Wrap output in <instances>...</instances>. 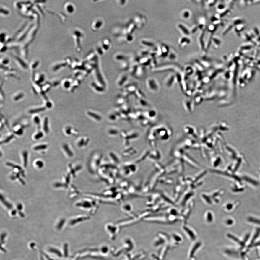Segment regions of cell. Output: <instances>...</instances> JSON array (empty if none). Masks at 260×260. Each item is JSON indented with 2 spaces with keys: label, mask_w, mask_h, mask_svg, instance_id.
I'll use <instances>...</instances> for the list:
<instances>
[{
  "label": "cell",
  "mask_w": 260,
  "mask_h": 260,
  "mask_svg": "<svg viewBox=\"0 0 260 260\" xmlns=\"http://www.w3.org/2000/svg\"><path fill=\"white\" fill-rule=\"evenodd\" d=\"M103 159V154L100 152H95L91 154L88 160L87 168L92 175L98 173L102 165Z\"/></svg>",
  "instance_id": "obj_1"
},
{
  "label": "cell",
  "mask_w": 260,
  "mask_h": 260,
  "mask_svg": "<svg viewBox=\"0 0 260 260\" xmlns=\"http://www.w3.org/2000/svg\"><path fill=\"white\" fill-rule=\"evenodd\" d=\"M99 203L98 202L92 198L83 200L76 204V206L78 207H81L82 209L90 211V213L95 212L99 207Z\"/></svg>",
  "instance_id": "obj_2"
},
{
  "label": "cell",
  "mask_w": 260,
  "mask_h": 260,
  "mask_svg": "<svg viewBox=\"0 0 260 260\" xmlns=\"http://www.w3.org/2000/svg\"><path fill=\"white\" fill-rule=\"evenodd\" d=\"M137 167L134 162H126L124 164L121 169L123 175L125 176H130L136 173Z\"/></svg>",
  "instance_id": "obj_3"
},
{
  "label": "cell",
  "mask_w": 260,
  "mask_h": 260,
  "mask_svg": "<svg viewBox=\"0 0 260 260\" xmlns=\"http://www.w3.org/2000/svg\"><path fill=\"white\" fill-rule=\"evenodd\" d=\"M104 22L101 19H97L93 21L91 25V30L94 32H97L102 28Z\"/></svg>",
  "instance_id": "obj_4"
},
{
  "label": "cell",
  "mask_w": 260,
  "mask_h": 260,
  "mask_svg": "<svg viewBox=\"0 0 260 260\" xmlns=\"http://www.w3.org/2000/svg\"><path fill=\"white\" fill-rule=\"evenodd\" d=\"M132 20L136 24L137 29L142 28L144 25V17L140 14H136L135 16Z\"/></svg>",
  "instance_id": "obj_5"
},
{
  "label": "cell",
  "mask_w": 260,
  "mask_h": 260,
  "mask_svg": "<svg viewBox=\"0 0 260 260\" xmlns=\"http://www.w3.org/2000/svg\"><path fill=\"white\" fill-rule=\"evenodd\" d=\"M109 157L110 162L117 166L118 165H120L121 163V159L115 153L113 152L109 153Z\"/></svg>",
  "instance_id": "obj_6"
},
{
  "label": "cell",
  "mask_w": 260,
  "mask_h": 260,
  "mask_svg": "<svg viewBox=\"0 0 260 260\" xmlns=\"http://www.w3.org/2000/svg\"><path fill=\"white\" fill-rule=\"evenodd\" d=\"M125 27H126L128 33L129 35H133V33L137 29L136 24H135L132 19L129 20L126 23Z\"/></svg>",
  "instance_id": "obj_7"
},
{
  "label": "cell",
  "mask_w": 260,
  "mask_h": 260,
  "mask_svg": "<svg viewBox=\"0 0 260 260\" xmlns=\"http://www.w3.org/2000/svg\"><path fill=\"white\" fill-rule=\"evenodd\" d=\"M111 40L108 38H105L102 39L100 43V46L104 51L106 52L110 49L111 46Z\"/></svg>",
  "instance_id": "obj_8"
},
{
  "label": "cell",
  "mask_w": 260,
  "mask_h": 260,
  "mask_svg": "<svg viewBox=\"0 0 260 260\" xmlns=\"http://www.w3.org/2000/svg\"><path fill=\"white\" fill-rule=\"evenodd\" d=\"M134 38L133 35H128L118 37V40L122 43H127L132 42Z\"/></svg>",
  "instance_id": "obj_9"
},
{
  "label": "cell",
  "mask_w": 260,
  "mask_h": 260,
  "mask_svg": "<svg viewBox=\"0 0 260 260\" xmlns=\"http://www.w3.org/2000/svg\"><path fill=\"white\" fill-rule=\"evenodd\" d=\"M114 58L115 61L122 62L129 60V57L126 55L121 53H116L115 55Z\"/></svg>",
  "instance_id": "obj_10"
},
{
  "label": "cell",
  "mask_w": 260,
  "mask_h": 260,
  "mask_svg": "<svg viewBox=\"0 0 260 260\" xmlns=\"http://www.w3.org/2000/svg\"><path fill=\"white\" fill-rule=\"evenodd\" d=\"M131 63L129 60L125 61L121 63L120 64V68L124 71L129 70Z\"/></svg>",
  "instance_id": "obj_11"
},
{
  "label": "cell",
  "mask_w": 260,
  "mask_h": 260,
  "mask_svg": "<svg viewBox=\"0 0 260 260\" xmlns=\"http://www.w3.org/2000/svg\"><path fill=\"white\" fill-rule=\"evenodd\" d=\"M63 148L66 154L70 157H72L74 156V153L71 150L67 144H64L63 146Z\"/></svg>",
  "instance_id": "obj_12"
},
{
  "label": "cell",
  "mask_w": 260,
  "mask_h": 260,
  "mask_svg": "<svg viewBox=\"0 0 260 260\" xmlns=\"http://www.w3.org/2000/svg\"><path fill=\"white\" fill-rule=\"evenodd\" d=\"M121 209L124 212L129 213L132 210V207L131 204H124L122 206Z\"/></svg>",
  "instance_id": "obj_13"
},
{
  "label": "cell",
  "mask_w": 260,
  "mask_h": 260,
  "mask_svg": "<svg viewBox=\"0 0 260 260\" xmlns=\"http://www.w3.org/2000/svg\"><path fill=\"white\" fill-rule=\"evenodd\" d=\"M43 129L45 133H48L49 132L48 119L47 117H45L44 120L43 124Z\"/></svg>",
  "instance_id": "obj_14"
},
{
  "label": "cell",
  "mask_w": 260,
  "mask_h": 260,
  "mask_svg": "<svg viewBox=\"0 0 260 260\" xmlns=\"http://www.w3.org/2000/svg\"><path fill=\"white\" fill-rule=\"evenodd\" d=\"M130 149H127L123 151V155L124 157H130V156L134 154H136V151L135 150H134L133 149H131V151H130Z\"/></svg>",
  "instance_id": "obj_15"
},
{
  "label": "cell",
  "mask_w": 260,
  "mask_h": 260,
  "mask_svg": "<svg viewBox=\"0 0 260 260\" xmlns=\"http://www.w3.org/2000/svg\"><path fill=\"white\" fill-rule=\"evenodd\" d=\"M141 44L144 46L150 47V48L153 47L154 46V43H153L152 42L146 40H141Z\"/></svg>",
  "instance_id": "obj_16"
},
{
  "label": "cell",
  "mask_w": 260,
  "mask_h": 260,
  "mask_svg": "<svg viewBox=\"0 0 260 260\" xmlns=\"http://www.w3.org/2000/svg\"><path fill=\"white\" fill-rule=\"evenodd\" d=\"M128 79V76L126 74L122 75L119 78L118 80V84L120 85H122Z\"/></svg>",
  "instance_id": "obj_17"
},
{
  "label": "cell",
  "mask_w": 260,
  "mask_h": 260,
  "mask_svg": "<svg viewBox=\"0 0 260 260\" xmlns=\"http://www.w3.org/2000/svg\"><path fill=\"white\" fill-rule=\"evenodd\" d=\"M228 236L229 238L232 239V240H235V241L241 245L242 248H243V247L245 246L244 243L243 242L240 241V240L236 238V237L234 236L233 235H230V234H228Z\"/></svg>",
  "instance_id": "obj_18"
},
{
  "label": "cell",
  "mask_w": 260,
  "mask_h": 260,
  "mask_svg": "<svg viewBox=\"0 0 260 260\" xmlns=\"http://www.w3.org/2000/svg\"><path fill=\"white\" fill-rule=\"evenodd\" d=\"M1 201L2 202L3 204H4V205L8 208V209H12V205L10 204H9L8 202L6 200V199H5L4 197H3L1 195Z\"/></svg>",
  "instance_id": "obj_19"
},
{
  "label": "cell",
  "mask_w": 260,
  "mask_h": 260,
  "mask_svg": "<svg viewBox=\"0 0 260 260\" xmlns=\"http://www.w3.org/2000/svg\"><path fill=\"white\" fill-rule=\"evenodd\" d=\"M6 165L8 166H9L10 167H13V168L17 169L19 171H20L21 174H22V176H23L24 177V172L23 170H22V168H21V167L19 166L14 165L12 163H10V162H7V163H6Z\"/></svg>",
  "instance_id": "obj_20"
},
{
  "label": "cell",
  "mask_w": 260,
  "mask_h": 260,
  "mask_svg": "<svg viewBox=\"0 0 260 260\" xmlns=\"http://www.w3.org/2000/svg\"><path fill=\"white\" fill-rule=\"evenodd\" d=\"M22 156L24 159V166L27 167V159H28V152L27 151H25L23 152Z\"/></svg>",
  "instance_id": "obj_21"
},
{
  "label": "cell",
  "mask_w": 260,
  "mask_h": 260,
  "mask_svg": "<svg viewBox=\"0 0 260 260\" xmlns=\"http://www.w3.org/2000/svg\"><path fill=\"white\" fill-rule=\"evenodd\" d=\"M45 110V107H40V108H36L30 110L29 111V113L31 114L36 113L44 111Z\"/></svg>",
  "instance_id": "obj_22"
},
{
  "label": "cell",
  "mask_w": 260,
  "mask_h": 260,
  "mask_svg": "<svg viewBox=\"0 0 260 260\" xmlns=\"http://www.w3.org/2000/svg\"><path fill=\"white\" fill-rule=\"evenodd\" d=\"M178 27L185 35H189L190 34L189 31L182 24H180L178 25Z\"/></svg>",
  "instance_id": "obj_23"
},
{
  "label": "cell",
  "mask_w": 260,
  "mask_h": 260,
  "mask_svg": "<svg viewBox=\"0 0 260 260\" xmlns=\"http://www.w3.org/2000/svg\"><path fill=\"white\" fill-rule=\"evenodd\" d=\"M95 52L97 54L100 55V56H102L105 53V52L104 51L103 49L102 48L100 45L97 46L96 48Z\"/></svg>",
  "instance_id": "obj_24"
},
{
  "label": "cell",
  "mask_w": 260,
  "mask_h": 260,
  "mask_svg": "<svg viewBox=\"0 0 260 260\" xmlns=\"http://www.w3.org/2000/svg\"><path fill=\"white\" fill-rule=\"evenodd\" d=\"M47 147H48V146L46 144H41L35 146L33 148V149L35 151H39L45 150L47 149Z\"/></svg>",
  "instance_id": "obj_25"
},
{
  "label": "cell",
  "mask_w": 260,
  "mask_h": 260,
  "mask_svg": "<svg viewBox=\"0 0 260 260\" xmlns=\"http://www.w3.org/2000/svg\"><path fill=\"white\" fill-rule=\"evenodd\" d=\"M44 133L42 131H38L34 136V139L35 140H38L42 139Z\"/></svg>",
  "instance_id": "obj_26"
},
{
  "label": "cell",
  "mask_w": 260,
  "mask_h": 260,
  "mask_svg": "<svg viewBox=\"0 0 260 260\" xmlns=\"http://www.w3.org/2000/svg\"><path fill=\"white\" fill-rule=\"evenodd\" d=\"M88 143V142H87V140L85 141L84 139H82L78 142L77 145L79 147H82L84 146H87Z\"/></svg>",
  "instance_id": "obj_27"
},
{
  "label": "cell",
  "mask_w": 260,
  "mask_h": 260,
  "mask_svg": "<svg viewBox=\"0 0 260 260\" xmlns=\"http://www.w3.org/2000/svg\"><path fill=\"white\" fill-rule=\"evenodd\" d=\"M260 233V229L258 228L257 230L256 233H255L254 236L253 238L252 239V240L251 241V244L250 246H251L252 244L255 241V240L257 238H258V237L259 236V234Z\"/></svg>",
  "instance_id": "obj_28"
},
{
  "label": "cell",
  "mask_w": 260,
  "mask_h": 260,
  "mask_svg": "<svg viewBox=\"0 0 260 260\" xmlns=\"http://www.w3.org/2000/svg\"><path fill=\"white\" fill-rule=\"evenodd\" d=\"M249 222H253V223L260 225V220L259 219L254 218L250 217L248 219Z\"/></svg>",
  "instance_id": "obj_29"
},
{
  "label": "cell",
  "mask_w": 260,
  "mask_h": 260,
  "mask_svg": "<svg viewBox=\"0 0 260 260\" xmlns=\"http://www.w3.org/2000/svg\"><path fill=\"white\" fill-rule=\"evenodd\" d=\"M204 32H202V34L201 35V36L200 38V42L202 48L203 50H204Z\"/></svg>",
  "instance_id": "obj_30"
},
{
  "label": "cell",
  "mask_w": 260,
  "mask_h": 260,
  "mask_svg": "<svg viewBox=\"0 0 260 260\" xmlns=\"http://www.w3.org/2000/svg\"><path fill=\"white\" fill-rule=\"evenodd\" d=\"M24 97V94L22 93H19L17 95H16L14 97V100H15V101H16L19 100H21V99H22Z\"/></svg>",
  "instance_id": "obj_31"
},
{
  "label": "cell",
  "mask_w": 260,
  "mask_h": 260,
  "mask_svg": "<svg viewBox=\"0 0 260 260\" xmlns=\"http://www.w3.org/2000/svg\"><path fill=\"white\" fill-rule=\"evenodd\" d=\"M185 43H186L187 44L189 43H190V40L188 38H186V37H183L180 40V44L182 45Z\"/></svg>",
  "instance_id": "obj_32"
},
{
  "label": "cell",
  "mask_w": 260,
  "mask_h": 260,
  "mask_svg": "<svg viewBox=\"0 0 260 260\" xmlns=\"http://www.w3.org/2000/svg\"><path fill=\"white\" fill-rule=\"evenodd\" d=\"M33 121L35 124L37 125H39L40 124V118H39V117L38 116H36L34 117Z\"/></svg>",
  "instance_id": "obj_33"
},
{
  "label": "cell",
  "mask_w": 260,
  "mask_h": 260,
  "mask_svg": "<svg viewBox=\"0 0 260 260\" xmlns=\"http://www.w3.org/2000/svg\"><path fill=\"white\" fill-rule=\"evenodd\" d=\"M55 186L56 187H65L67 188L68 185L67 184H64V183H57L55 184Z\"/></svg>",
  "instance_id": "obj_34"
},
{
  "label": "cell",
  "mask_w": 260,
  "mask_h": 260,
  "mask_svg": "<svg viewBox=\"0 0 260 260\" xmlns=\"http://www.w3.org/2000/svg\"><path fill=\"white\" fill-rule=\"evenodd\" d=\"M35 165L38 168H41L43 166V163L41 161H37L36 162Z\"/></svg>",
  "instance_id": "obj_35"
},
{
  "label": "cell",
  "mask_w": 260,
  "mask_h": 260,
  "mask_svg": "<svg viewBox=\"0 0 260 260\" xmlns=\"http://www.w3.org/2000/svg\"><path fill=\"white\" fill-rule=\"evenodd\" d=\"M149 53V52L147 51H141L140 52V55L141 56H145Z\"/></svg>",
  "instance_id": "obj_36"
},
{
  "label": "cell",
  "mask_w": 260,
  "mask_h": 260,
  "mask_svg": "<svg viewBox=\"0 0 260 260\" xmlns=\"http://www.w3.org/2000/svg\"><path fill=\"white\" fill-rule=\"evenodd\" d=\"M71 130L72 129L70 127H67L65 129V132L68 135H71Z\"/></svg>",
  "instance_id": "obj_37"
},
{
  "label": "cell",
  "mask_w": 260,
  "mask_h": 260,
  "mask_svg": "<svg viewBox=\"0 0 260 260\" xmlns=\"http://www.w3.org/2000/svg\"><path fill=\"white\" fill-rule=\"evenodd\" d=\"M183 16L184 18H188L190 16V13L188 11H185V12L183 13Z\"/></svg>",
  "instance_id": "obj_38"
},
{
  "label": "cell",
  "mask_w": 260,
  "mask_h": 260,
  "mask_svg": "<svg viewBox=\"0 0 260 260\" xmlns=\"http://www.w3.org/2000/svg\"><path fill=\"white\" fill-rule=\"evenodd\" d=\"M118 3L121 6H124L125 5V4H126V2H127V1H118Z\"/></svg>",
  "instance_id": "obj_39"
},
{
  "label": "cell",
  "mask_w": 260,
  "mask_h": 260,
  "mask_svg": "<svg viewBox=\"0 0 260 260\" xmlns=\"http://www.w3.org/2000/svg\"><path fill=\"white\" fill-rule=\"evenodd\" d=\"M70 180V175H68L66 178V183H69Z\"/></svg>",
  "instance_id": "obj_40"
},
{
  "label": "cell",
  "mask_w": 260,
  "mask_h": 260,
  "mask_svg": "<svg viewBox=\"0 0 260 260\" xmlns=\"http://www.w3.org/2000/svg\"><path fill=\"white\" fill-rule=\"evenodd\" d=\"M22 205L20 204H18L17 205V209H19V210H21L22 209Z\"/></svg>",
  "instance_id": "obj_41"
},
{
  "label": "cell",
  "mask_w": 260,
  "mask_h": 260,
  "mask_svg": "<svg viewBox=\"0 0 260 260\" xmlns=\"http://www.w3.org/2000/svg\"><path fill=\"white\" fill-rule=\"evenodd\" d=\"M46 107L48 108H50L52 107V104L51 102H49L46 103Z\"/></svg>",
  "instance_id": "obj_42"
},
{
  "label": "cell",
  "mask_w": 260,
  "mask_h": 260,
  "mask_svg": "<svg viewBox=\"0 0 260 260\" xmlns=\"http://www.w3.org/2000/svg\"><path fill=\"white\" fill-rule=\"evenodd\" d=\"M250 237V235L249 234L248 235H246V237H245L244 238V242H246L247 240H248V239Z\"/></svg>",
  "instance_id": "obj_43"
},
{
  "label": "cell",
  "mask_w": 260,
  "mask_h": 260,
  "mask_svg": "<svg viewBox=\"0 0 260 260\" xmlns=\"http://www.w3.org/2000/svg\"><path fill=\"white\" fill-rule=\"evenodd\" d=\"M233 221L232 220H228L227 222V223L228 224V225H231V224L233 223Z\"/></svg>",
  "instance_id": "obj_44"
},
{
  "label": "cell",
  "mask_w": 260,
  "mask_h": 260,
  "mask_svg": "<svg viewBox=\"0 0 260 260\" xmlns=\"http://www.w3.org/2000/svg\"><path fill=\"white\" fill-rule=\"evenodd\" d=\"M197 29H198L197 27H195V28H194V29H193V30H192L193 33H194V32H196V30H197Z\"/></svg>",
  "instance_id": "obj_45"
},
{
  "label": "cell",
  "mask_w": 260,
  "mask_h": 260,
  "mask_svg": "<svg viewBox=\"0 0 260 260\" xmlns=\"http://www.w3.org/2000/svg\"><path fill=\"white\" fill-rule=\"evenodd\" d=\"M260 242H258V243H255L254 245V246H260Z\"/></svg>",
  "instance_id": "obj_46"
}]
</instances>
